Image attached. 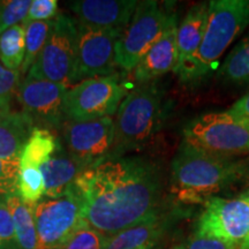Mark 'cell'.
<instances>
[{
  "label": "cell",
  "mask_w": 249,
  "mask_h": 249,
  "mask_svg": "<svg viewBox=\"0 0 249 249\" xmlns=\"http://www.w3.org/2000/svg\"><path fill=\"white\" fill-rule=\"evenodd\" d=\"M59 136L45 128L35 127L20 156V169H40L57 149Z\"/></svg>",
  "instance_id": "cell-21"
},
{
  "label": "cell",
  "mask_w": 249,
  "mask_h": 249,
  "mask_svg": "<svg viewBox=\"0 0 249 249\" xmlns=\"http://www.w3.org/2000/svg\"><path fill=\"white\" fill-rule=\"evenodd\" d=\"M227 111L249 118V92L242 96L240 99H238Z\"/></svg>",
  "instance_id": "cell-33"
},
{
  "label": "cell",
  "mask_w": 249,
  "mask_h": 249,
  "mask_svg": "<svg viewBox=\"0 0 249 249\" xmlns=\"http://www.w3.org/2000/svg\"><path fill=\"white\" fill-rule=\"evenodd\" d=\"M209 17V1L193 5L187 11L183 20L178 24L177 46H178V66L174 74H178L192 60L203 39Z\"/></svg>",
  "instance_id": "cell-18"
},
{
  "label": "cell",
  "mask_w": 249,
  "mask_h": 249,
  "mask_svg": "<svg viewBox=\"0 0 249 249\" xmlns=\"http://www.w3.org/2000/svg\"><path fill=\"white\" fill-rule=\"evenodd\" d=\"M0 246L2 249H18L12 213L1 200H0Z\"/></svg>",
  "instance_id": "cell-32"
},
{
  "label": "cell",
  "mask_w": 249,
  "mask_h": 249,
  "mask_svg": "<svg viewBox=\"0 0 249 249\" xmlns=\"http://www.w3.org/2000/svg\"><path fill=\"white\" fill-rule=\"evenodd\" d=\"M235 245L230 244V242L219 240V239L213 238V236H207L193 233L180 242V244L173 246L172 249H236Z\"/></svg>",
  "instance_id": "cell-30"
},
{
  "label": "cell",
  "mask_w": 249,
  "mask_h": 249,
  "mask_svg": "<svg viewBox=\"0 0 249 249\" xmlns=\"http://www.w3.org/2000/svg\"><path fill=\"white\" fill-rule=\"evenodd\" d=\"M171 14L155 0L138 2L130 22L117 40L118 68L124 71H133L140 60L163 35Z\"/></svg>",
  "instance_id": "cell-7"
},
{
  "label": "cell",
  "mask_w": 249,
  "mask_h": 249,
  "mask_svg": "<svg viewBox=\"0 0 249 249\" xmlns=\"http://www.w3.org/2000/svg\"><path fill=\"white\" fill-rule=\"evenodd\" d=\"M0 249H2V248H1V246H0Z\"/></svg>",
  "instance_id": "cell-37"
},
{
  "label": "cell",
  "mask_w": 249,
  "mask_h": 249,
  "mask_svg": "<svg viewBox=\"0 0 249 249\" xmlns=\"http://www.w3.org/2000/svg\"><path fill=\"white\" fill-rule=\"evenodd\" d=\"M179 214L161 210L144 222L108 238L105 249H155L166 238Z\"/></svg>",
  "instance_id": "cell-16"
},
{
  "label": "cell",
  "mask_w": 249,
  "mask_h": 249,
  "mask_svg": "<svg viewBox=\"0 0 249 249\" xmlns=\"http://www.w3.org/2000/svg\"><path fill=\"white\" fill-rule=\"evenodd\" d=\"M239 249H249V233L247 234V236H246L245 240L242 241V244L240 245Z\"/></svg>",
  "instance_id": "cell-34"
},
{
  "label": "cell",
  "mask_w": 249,
  "mask_h": 249,
  "mask_svg": "<svg viewBox=\"0 0 249 249\" xmlns=\"http://www.w3.org/2000/svg\"><path fill=\"white\" fill-rule=\"evenodd\" d=\"M107 240L108 236L86 224L57 249H105Z\"/></svg>",
  "instance_id": "cell-26"
},
{
  "label": "cell",
  "mask_w": 249,
  "mask_h": 249,
  "mask_svg": "<svg viewBox=\"0 0 249 249\" xmlns=\"http://www.w3.org/2000/svg\"><path fill=\"white\" fill-rule=\"evenodd\" d=\"M249 27V0H213L203 39L189 64L177 74L182 85H201L227 49Z\"/></svg>",
  "instance_id": "cell-4"
},
{
  "label": "cell",
  "mask_w": 249,
  "mask_h": 249,
  "mask_svg": "<svg viewBox=\"0 0 249 249\" xmlns=\"http://www.w3.org/2000/svg\"><path fill=\"white\" fill-rule=\"evenodd\" d=\"M166 111L165 89L158 81L130 90L117 111L114 143L107 160L147 148L163 126Z\"/></svg>",
  "instance_id": "cell-3"
},
{
  "label": "cell",
  "mask_w": 249,
  "mask_h": 249,
  "mask_svg": "<svg viewBox=\"0 0 249 249\" xmlns=\"http://www.w3.org/2000/svg\"><path fill=\"white\" fill-rule=\"evenodd\" d=\"M58 14L57 0H33L22 24L26 26L34 21H51Z\"/></svg>",
  "instance_id": "cell-31"
},
{
  "label": "cell",
  "mask_w": 249,
  "mask_h": 249,
  "mask_svg": "<svg viewBox=\"0 0 249 249\" xmlns=\"http://www.w3.org/2000/svg\"><path fill=\"white\" fill-rule=\"evenodd\" d=\"M61 142L74 158L87 169L107 160L113 148L116 124L112 117L102 119L74 123L66 121L62 124Z\"/></svg>",
  "instance_id": "cell-13"
},
{
  "label": "cell",
  "mask_w": 249,
  "mask_h": 249,
  "mask_svg": "<svg viewBox=\"0 0 249 249\" xmlns=\"http://www.w3.org/2000/svg\"><path fill=\"white\" fill-rule=\"evenodd\" d=\"M68 89L64 83L24 77L20 81L15 98L21 111L30 118L35 127L60 132L66 123L64 97Z\"/></svg>",
  "instance_id": "cell-12"
},
{
  "label": "cell",
  "mask_w": 249,
  "mask_h": 249,
  "mask_svg": "<svg viewBox=\"0 0 249 249\" xmlns=\"http://www.w3.org/2000/svg\"><path fill=\"white\" fill-rule=\"evenodd\" d=\"M2 9H4V1H1V0H0V15H1V13H2Z\"/></svg>",
  "instance_id": "cell-35"
},
{
  "label": "cell",
  "mask_w": 249,
  "mask_h": 249,
  "mask_svg": "<svg viewBox=\"0 0 249 249\" xmlns=\"http://www.w3.org/2000/svg\"><path fill=\"white\" fill-rule=\"evenodd\" d=\"M248 173V160L213 154L182 141L171 163V191L185 204L205 203Z\"/></svg>",
  "instance_id": "cell-2"
},
{
  "label": "cell",
  "mask_w": 249,
  "mask_h": 249,
  "mask_svg": "<svg viewBox=\"0 0 249 249\" xmlns=\"http://www.w3.org/2000/svg\"><path fill=\"white\" fill-rule=\"evenodd\" d=\"M12 213L18 249H38V238L33 205L21 200L18 193L0 198Z\"/></svg>",
  "instance_id": "cell-20"
},
{
  "label": "cell",
  "mask_w": 249,
  "mask_h": 249,
  "mask_svg": "<svg viewBox=\"0 0 249 249\" xmlns=\"http://www.w3.org/2000/svg\"><path fill=\"white\" fill-rule=\"evenodd\" d=\"M26 30L23 24H17L0 35V64L6 70L18 71L23 64Z\"/></svg>",
  "instance_id": "cell-23"
},
{
  "label": "cell",
  "mask_w": 249,
  "mask_h": 249,
  "mask_svg": "<svg viewBox=\"0 0 249 249\" xmlns=\"http://www.w3.org/2000/svg\"><path fill=\"white\" fill-rule=\"evenodd\" d=\"M195 224V233L240 247L249 233V191L233 198L213 196Z\"/></svg>",
  "instance_id": "cell-11"
},
{
  "label": "cell",
  "mask_w": 249,
  "mask_h": 249,
  "mask_svg": "<svg viewBox=\"0 0 249 249\" xmlns=\"http://www.w3.org/2000/svg\"><path fill=\"white\" fill-rule=\"evenodd\" d=\"M45 183V197L54 198L67 194L74 182L87 167L65 149L59 136L57 149L51 158L40 167Z\"/></svg>",
  "instance_id": "cell-17"
},
{
  "label": "cell",
  "mask_w": 249,
  "mask_h": 249,
  "mask_svg": "<svg viewBox=\"0 0 249 249\" xmlns=\"http://www.w3.org/2000/svg\"><path fill=\"white\" fill-rule=\"evenodd\" d=\"M128 92L119 73L82 81L65 93V119L86 123L112 117Z\"/></svg>",
  "instance_id": "cell-6"
},
{
  "label": "cell",
  "mask_w": 249,
  "mask_h": 249,
  "mask_svg": "<svg viewBox=\"0 0 249 249\" xmlns=\"http://www.w3.org/2000/svg\"><path fill=\"white\" fill-rule=\"evenodd\" d=\"M178 17L172 13L163 35L151 46L132 71L133 79L138 85L157 81L165 74L176 71L178 66Z\"/></svg>",
  "instance_id": "cell-15"
},
{
  "label": "cell",
  "mask_w": 249,
  "mask_h": 249,
  "mask_svg": "<svg viewBox=\"0 0 249 249\" xmlns=\"http://www.w3.org/2000/svg\"><path fill=\"white\" fill-rule=\"evenodd\" d=\"M20 158L6 160L0 157V198L18 193Z\"/></svg>",
  "instance_id": "cell-28"
},
{
  "label": "cell",
  "mask_w": 249,
  "mask_h": 249,
  "mask_svg": "<svg viewBox=\"0 0 249 249\" xmlns=\"http://www.w3.org/2000/svg\"><path fill=\"white\" fill-rule=\"evenodd\" d=\"M31 5V0H7L4 1V9L0 15V35L4 31L26 18Z\"/></svg>",
  "instance_id": "cell-27"
},
{
  "label": "cell",
  "mask_w": 249,
  "mask_h": 249,
  "mask_svg": "<svg viewBox=\"0 0 249 249\" xmlns=\"http://www.w3.org/2000/svg\"><path fill=\"white\" fill-rule=\"evenodd\" d=\"M77 20L66 13H59L52 20L51 30L36 61L26 77L64 83L70 80L75 61Z\"/></svg>",
  "instance_id": "cell-8"
},
{
  "label": "cell",
  "mask_w": 249,
  "mask_h": 249,
  "mask_svg": "<svg viewBox=\"0 0 249 249\" xmlns=\"http://www.w3.org/2000/svg\"><path fill=\"white\" fill-rule=\"evenodd\" d=\"M182 138L189 144L217 155H249V118L227 110L202 114L185 124Z\"/></svg>",
  "instance_id": "cell-5"
},
{
  "label": "cell",
  "mask_w": 249,
  "mask_h": 249,
  "mask_svg": "<svg viewBox=\"0 0 249 249\" xmlns=\"http://www.w3.org/2000/svg\"><path fill=\"white\" fill-rule=\"evenodd\" d=\"M35 124L21 110L13 107L0 110V157L20 158Z\"/></svg>",
  "instance_id": "cell-19"
},
{
  "label": "cell",
  "mask_w": 249,
  "mask_h": 249,
  "mask_svg": "<svg viewBox=\"0 0 249 249\" xmlns=\"http://www.w3.org/2000/svg\"><path fill=\"white\" fill-rule=\"evenodd\" d=\"M217 77L226 85H249V34L226 55L218 67Z\"/></svg>",
  "instance_id": "cell-22"
},
{
  "label": "cell",
  "mask_w": 249,
  "mask_h": 249,
  "mask_svg": "<svg viewBox=\"0 0 249 249\" xmlns=\"http://www.w3.org/2000/svg\"><path fill=\"white\" fill-rule=\"evenodd\" d=\"M20 71H8L0 64V110L11 108L21 81Z\"/></svg>",
  "instance_id": "cell-29"
},
{
  "label": "cell",
  "mask_w": 249,
  "mask_h": 249,
  "mask_svg": "<svg viewBox=\"0 0 249 249\" xmlns=\"http://www.w3.org/2000/svg\"><path fill=\"white\" fill-rule=\"evenodd\" d=\"M51 21H34L24 26L26 30V49H24V59L23 64L20 68V75L22 79L27 76L30 67L36 61L43 46H44L46 39H48L50 30H51Z\"/></svg>",
  "instance_id": "cell-24"
},
{
  "label": "cell",
  "mask_w": 249,
  "mask_h": 249,
  "mask_svg": "<svg viewBox=\"0 0 249 249\" xmlns=\"http://www.w3.org/2000/svg\"><path fill=\"white\" fill-rule=\"evenodd\" d=\"M155 249H160V247H158V248H155Z\"/></svg>",
  "instance_id": "cell-36"
},
{
  "label": "cell",
  "mask_w": 249,
  "mask_h": 249,
  "mask_svg": "<svg viewBox=\"0 0 249 249\" xmlns=\"http://www.w3.org/2000/svg\"><path fill=\"white\" fill-rule=\"evenodd\" d=\"M121 34L77 22L75 61L70 88L85 80L118 74L116 44Z\"/></svg>",
  "instance_id": "cell-10"
},
{
  "label": "cell",
  "mask_w": 249,
  "mask_h": 249,
  "mask_svg": "<svg viewBox=\"0 0 249 249\" xmlns=\"http://www.w3.org/2000/svg\"><path fill=\"white\" fill-rule=\"evenodd\" d=\"M73 189L87 224L108 238L163 210L161 171L143 156L102 161L81 173Z\"/></svg>",
  "instance_id": "cell-1"
},
{
  "label": "cell",
  "mask_w": 249,
  "mask_h": 249,
  "mask_svg": "<svg viewBox=\"0 0 249 249\" xmlns=\"http://www.w3.org/2000/svg\"><path fill=\"white\" fill-rule=\"evenodd\" d=\"M139 1L136 0H77L68 6L77 22L99 29L124 33Z\"/></svg>",
  "instance_id": "cell-14"
},
{
  "label": "cell",
  "mask_w": 249,
  "mask_h": 249,
  "mask_svg": "<svg viewBox=\"0 0 249 249\" xmlns=\"http://www.w3.org/2000/svg\"><path fill=\"white\" fill-rule=\"evenodd\" d=\"M18 195L24 203L35 205L45 195V183L39 169H20Z\"/></svg>",
  "instance_id": "cell-25"
},
{
  "label": "cell",
  "mask_w": 249,
  "mask_h": 249,
  "mask_svg": "<svg viewBox=\"0 0 249 249\" xmlns=\"http://www.w3.org/2000/svg\"><path fill=\"white\" fill-rule=\"evenodd\" d=\"M38 249H57L87 222L83 204L73 187L59 197L42 198L33 205Z\"/></svg>",
  "instance_id": "cell-9"
}]
</instances>
